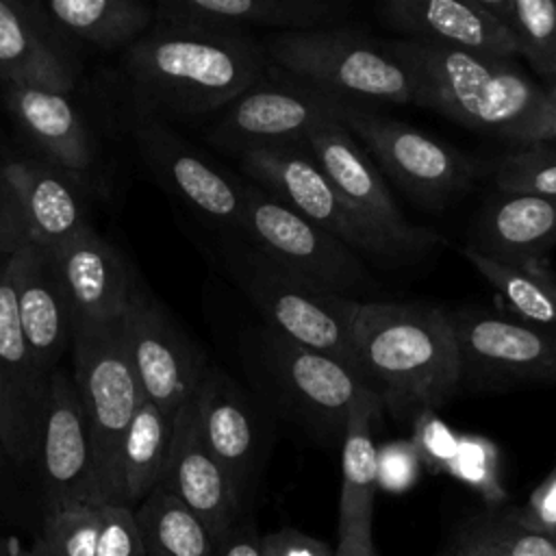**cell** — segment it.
Segmentation results:
<instances>
[{
	"label": "cell",
	"mask_w": 556,
	"mask_h": 556,
	"mask_svg": "<svg viewBox=\"0 0 556 556\" xmlns=\"http://www.w3.org/2000/svg\"><path fill=\"white\" fill-rule=\"evenodd\" d=\"M384 46L415 76L419 106L517 148L545 141L549 93L515 61L402 37Z\"/></svg>",
	"instance_id": "6da1fadb"
},
{
	"label": "cell",
	"mask_w": 556,
	"mask_h": 556,
	"mask_svg": "<svg viewBox=\"0 0 556 556\" xmlns=\"http://www.w3.org/2000/svg\"><path fill=\"white\" fill-rule=\"evenodd\" d=\"M348 324L365 371L393 417L441 408L460 391V352L447 311L350 298Z\"/></svg>",
	"instance_id": "7a4b0ae2"
},
{
	"label": "cell",
	"mask_w": 556,
	"mask_h": 556,
	"mask_svg": "<svg viewBox=\"0 0 556 556\" xmlns=\"http://www.w3.org/2000/svg\"><path fill=\"white\" fill-rule=\"evenodd\" d=\"M137 96L180 115L222 111L267 70L252 30L161 24L126 50Z\"/></svg>",
	"instance_id": "3957f363"
},
{
	"label": "cell",
	"mask_w": 556,
	"mask_h": 556,
	"mask_svg": "<svg viewBox=\"0 0 556 556\" xmlns=\"http://www.w3.org/2000/svg\"><path fill=\"white\" fill-rule=\"evenodd\" d=\"M269 65L343 106L417 104L419 85L376 39L350 26L271 30L258 37Z\"/></svg>",
	"instance_id": "277c9868"
},
{
	"label": "cell",
	"mask_w": 556,
	"mask_h": 556,
	"mask_svg": "<svg viewBox=\"0 0 556 556\" xmlns=\"http://www.w3.org/2000/svg\"><path fill=\"white\" fill-rule=\"evenodd\" d=\"M245 363L269 410L324 443L343 441L354 400L371 389L345 365L293 343L263 321L245 341Z\"/></svg>",
	"instance_id": "5b68a950"
},
{
	"label": "cell",
	"mask_w": 556,
	"mask_h": 556,
	"mask_svg": "<svg viewBox=\"0 0 556 556\" xmlns=\"http://www.w3.org/2000/svg\"><path fill=\"white\" fill-rule=\"evenodd\" d=\"M224 243L226 271L258 311L263 324L293 343L345 365L374 389L352 341L348 324L350 298L302 282L245 241L224 239Z\"/></svg>",
	"instance_id": "8992f818"
},
{
	"label": "cell",
	"mask_w": 556,
	"mask_h": 556,
	"mask_svg": "<svg viewBox=\"0 0 556 556\" xmlns=\"http://www.w3.org/2000/svg\"><path fill=\"white\" fill-rule=\"evenodd\" d=\"M72 380L87 419L102 500L122 504L119 450L146 393L119 321L78 324L72 345Z\"/></svg>",
	"instance_id": "52a82bcc"
},
{
	"label": "cell",
	"mask_w": 556,
	"mask_h": 556,
	"mask_svg": "<svg viewBox=\"0 0 556 556\" xmlns=\"http://www.w3.org/2000/svg\"><path fill=\"white\" fill-rule=\"evenodd\" d=\"M243 185V241L302 282L361 300L376 282L363 258L330 232L289 211L254 182Z\"/></svg>",
	"instance_id": "ba28073f"
},
{
	"label": "cell",
	"mask_w": 556,
	"mask_h": 556,
	"mask_svg": "<svg viewBox=\"0 0 556 556\" xmlns=\"http://www.w3.org/2000/svg\"><path fill=\"white\" fill-rule=\"evenodd\" d=\"M450 317L460 352V389L504 393L556 387V328L482 306L454 308Z\"/></svg>",
	"instance_id": "9c48e42d"
},
{
	"label": "cell",
	"mask_w": 556,
	"mask_h": 556,
	"mask_svg": "<svg viewBox=\"0 0 556 556\" xmlns=\"http://www.w3.org/2000/svg\"><path fill=\"white\" fill-rule=\"evenodd\" d=\"M341 124L371 161L428 211L445 208L480 176V163L465 152L374 109L343 106Z\"/></svg>",
	"instance_id": "30bf717a"
},
{
	"label": "cell",
	"mask_w": 556,
	"mask_h": 556,
	"mask_svg": "<svg viewBox=\"0 0 556 556\" xmlns=\"http://www.w3.org/2000/svg\"><path fill=\"white\" fill-rule=\"evenodd\" d=\"M341 109L326 93L267 65L252 87L219 111L206 137L235 156L263 148H306L315 128L341 122Z\"/></svg>",
	"instance_id": "8fae6325"
},
{
	"label": "cell",
	"mask_w": 556,
	"mask_h": 556,
	"mask_svg": "<svg viewBox=\"0 0 556 556\" xmlns=\"http://www.w3.org/2000/svg\"><path fill=\"white\" fill-rule=\"evenodd\" d=\"M306 146L352 217L382 245L391 261L426 254L441 243L434 230L415 226L404 217L384 176L339 119L315 128Z\"/></svg>",
	"instance_id": "7c38bea8"
},
{
	"label": "cell",
	"mask_w": 556,
	"mask_h": 556,
	"mask_svg": "<svg viewBox=\"0 0 556 556\" xmlns=\"http://www.w3.org/2000/svg\"><path fill=\"white\" fill-rule=\"evenodd\" d=\"M200 434L224 469L241 508L254 497L274 441V413L217 365L206 367L193 395Z\"/></svg>",
	"instance_id": "4fadbf2b"
},
{
	"label": "cell",
	"mask_w": 556,
	"mask_h": 556,
	"mask_svg": "<svg viewBox=\"0 0 556 556\" xmlns=\"http://www.w3.org/2000/svg\"><path fill=\"white\" fill-rule=\"evenodd\" d=\"M146 400L167 417L195 395L208 367L204 352L143 285H135L119 319Z\"/></svg>",
	"instance_id": "5bb4252c"
},
{
	"label": "cell",
	"mask_w": 556,
	"mask_h": 556,
	"mask_svg": "<svg viewBox=\"0 0 556 556\" xmlns=\"http://www.w3.org/2000/svg\"><path fill=\"white\" fill-rule=\"evenodd\" d=\"M245 180L313 226L330 232L358 256L389 258L382 245L352 217L306 148H263L237 156ZM391 261V258H389Z\"/></svg>",
	"instance_id": "9a60e30c"
},
{
	"label": "cell",
	"mask_w": 556,
	"mask_h": 556,
	"mask_svg": "<svg viewBox=\"0 0 556 556\" xmlns=\"http://www.w3.org/2000/svg\"><path fill=\"white\" fill-rule=\"evenodd\" d=\"M35 473L41 484L43 513L74 502L104 504L87 419L70 371L52 374L43 413Z\"/></svg>",
	"instance_id": "2e32d148"
},
{
	"label": "cell",
	"mask_w": 556,
	"mask_h": 556,
	"mask_svg": "<svg viewBox=\"0 0 556 556\" xmlns=\"http://www.w3.org/2000/svg\"><path fill=\"white\" fill-rule=\"evenodd\" d=\"M135 143L154 178L226 239L243 241V185L206 161L180 135L159 122L141 124Z\"/></svg>",
	"instance_id": "e0dca14e"
},
{
	"label": "cell",
	"mask_w": 556,
	"mask_h": 556,
	"mask_svg": "<svg viewBox=\"0 0 556 556\" xmlns=\"http://www.w3.org/2000/svg\"><path fill=\"white\" fill-rule=\"evenodd\" d=\"M50 380L24 341L9 265L0 258V443L15 467H35Z\"/></svg>",
	"instance_id": "ac0fdd59"
},
{
	"label": "cell",
	"mask_w": 556,
	"mask_h": 556,
	"mask_svg": "<svg viewBox=\"0 0 556 556\" xmlns=\"http://www.w3.org/2000/svg\"><path fill=\"white\" fill-rule=\"evenodd\" d=\"M17 321L26 345L46 374H54L76 337V313L70 302L54 252L28 241L7 258Z\"/></svg>",
	"instance_id": "d6986e66"
},
{
	"label": "cell",
	"mask_w": 556,
	"mask_h": 556,
	"mask_svg": "<svg viewBox=\"0 0 556 556\" xmlns=\"http://www.w3.org/2000/svg\"><path fill=\"white\" fill-rule=\"evenodd\" d=\"M159 484L202 521L215 545L248 517L224 469L200 434L193 397L174 417L169 456Z\"/></svg>",
	"instance_id": "ffe728a7"
},
{
	"label": "cell",
	"mask_w": 556,
	"mask_h": 556,
	"mask_svg": "<svg viewBox=\"0 0 556 556\" xmlns=\"http://www.w3.org/2000/svg\"><path fill=\"white\" fill-rule=\"evenodd\" d=\"M382 400L363 389L354 400L341 441V495L334 556H376L374 500L378 486V447L374 428L380 421Z\"/></svg>",
	"instance_id": "44dd1931"
},
{
	"label": "cell",
	"mask_w": 556,
	"mask_h": 556,
	"mask_svg": "<svg viewBox=\"0 0 556 556\" xmlns=\"http://www.w3.org/2000/svg\"><path fill=\"white\" fill-rule=\"evenodd\" d=\"M378 20L402 39L456 48L515 61L508 30L480 0H387L376 7Z\"/></svg>",
	"instance_id": "7402d4cb"
},
{
	"label": "cell",
	"mask_w": 556,
	"mask_h": 556,
	"mask_svg": "<svg viewBox=\"0 0 556 556\" xmlns=\"http://www.w3.org/2000/svg\"><path fill=\"white\" fill-rule=\"evenodd\" d=\"M78 67L39 2L0 0V83L67 93Z\"/></svg>",
	"instance_id": "603a6c76"
},
{
	"label": "cell",
	"mask_w": 556,
	"mask_h": 556,
	"mask_svg": "<svg viewBox=\"0 0 556 556\" xmlns=\"http://www.w3.org/2000/svg\"><path fill=\"white\" fill-rule=\"evenodd\" d=\"M354 11L343 0H163L156 20L172 26L226 30H308L341 26Z\"/></svg>",
	"instance_id": "cb8c5ba5"
},
{
	"label": "cell",
	"mask_w": 556,
	"mask_h": 556,
	"mask_svg": "<svg viewBox=\"0 0 556 556\" xmlns=\"http://www.w3.org/2000/svg\"><path fill=\"white\" fill-rule=\"evenodd\" d=\"M78 324L119 321L137 278L124 256L91 226L54 252Z\"/></svg>",
	"instance_id": "d4e9b609"
},
{
	"label": "cell",
	"mask_w": 556,
	"mask_h": 556,
	"mask_svg": "<svg viewBox=\"0 0 556 556\" xmlns=\"http://www.w3.org/2000/svg\"><path fill=\"white\" fill-rule=\"evenodd\" d=\"M467 245L510 265L539 263L556 245V198L495 189L476 217Z\"/></svg>",
	"instance_id": "484cf974"
},
{
	"label": "cell",
	"mask_w": 556,
	"mask_h": 556,
	"mask_svg": "<svg viewBox=\"0 0 556 556\" xmlns=\"http://www.w3.org/2000/svg\"><path fill=\"white\" fill-rule=\"evenodd\" d=\"M7 106L28 139L65 169H87L93 163V139L65 93L9 85Z\"/></svg>",
	"instance_id": "4316f807"
},
{
	"label": "cell",
	"mask_w": 556,
	"mask_h": 556,
	"mask_svg": "<svg viewBox=\"0 0 556 556\" xmlns=\"http://www.w3.org/2000/svg\"><path fill=\"white\" fill-rule=\"evenodd\" d=\"M0 172L17 193L37 245L56 252L89 226L76 191L52 169L33 161H9Z\"/></svg>",
	"instance_id": "83f0119b"
},
{
	"label": "cell",
	"mask_w": 556,
	"mask_h": 556,
	"mask_svg": "<svg viewBox=\"0 0 556 556\" xmlns=\"http://www.w3.org/2000/svg\"><path fill=\"white\" fill-rule=\"evenodd\" d=\"M39 4L61 33L102 50L132 46L154 20L152 9L137 0H46Z\"/></svg>",
	"instance_id": "f1b7e54d"
},
{
	"label": "cell",
	"mask_w": 556,
	"mask_h": 556,
	"mask_svg": "<svg viewBox=\"0 0 556 556\" xmlns=\"http://www.w3.org/2000/svg\"><path fill=\"white\" fill-rule=\"evenodd\" d=\"M174 437V417H167L152 402H143L124 434L119 450L122 504L135 508L159 486L169 445Z\"/></svg>",
	"instance_id": "f546056e"
},
{
	"label": "cell",
	"mask_w": 556,
	"mask_h": 556,
	"mask_svg": "<svg viewBox=\"0 0 556 556\" xmlns=\"http://www.w3.org/2000/svg\"><path fill=\"white\" fill-rule=\"evenodd\" d=\"M146 556H213L215 541L202 521L167 489L154 486L135 506Z\"/></svg>",
	"instance_id": "4dcf8cb0"
},
{
	"label": "cell",
	"mask_w": 556,
	"mask_h": 556,
	"mask_svg": "<svg viewBox=\"0 0 556 556\" xmlns=\"http://www.w3.org/2000/svg\"><path fill=\"white\" fill-rule=\"evenodd\" d=\"M463 256L471 267L517 311L528 324L556 328V278L543 263L510 265L465 245Z\"/></svg>",
	"instance_id": "1f68e13d"
},
{
	"label": "cell",
	"mask_w": 556,
	"mask_h": 556,
	"mask_svg": "<svg viewBox=\"0 0 556 556\" xmlns=\"http://www.w3.org/2000/svg\"><path fill=\"white\" fill-rule=\"evenodd\" d=\"M515 41L517 56L556 83V0H480Z\"/></svg>",
	"instance_id": "d6a6232c"
},
{
	"label": "cell",
	"mask_w": 556,
	"mask_h": 556,
	"mask_svg": "<svg viewBox=\"0 0 556 556\" xmlns=\"http://www.w3.org/2000/svg\"><path fill=\"white\" fill-rule=\"evenodd\" d=\"M458 541L482 556H556L554 539L519 523L513 510L476 517Z\"/></svg>",
	"instance_id": "836d02e7"
},
{
	"label": "cell",
	"mask_w": 556,
	"mask_h": 556,
	"mask_svg": "<svg viewBox=\"0 0 556 556\" xmlns=\"http://www.w3.org/2000/svg\"><path fill=\"white\" fill-rule=\"evenodd\" d=\"M100 534V504L74 502L43 513L41 536L35 547L43 556H96Z\"/></svg>",
	"instance_id": "e575fe53"
},
{
	"label": "cell",
	"mask_w": 556,
	"mask_h": 556,
	"mask_svg": "<svg viewBox=\"0 0 556 556\" xmlns=\"http://www.w3.org/2000/svg\"><path fill=\"white\" fill-rule=\"evenodd\" d=\"M497 191L556 198V146L541 141L504 154L493 167Z\"/></svg>",
	"instance_id": "d590c367"
},
{
	"label": "cell",
	"mask_w": 556,
	"mask_h": 556,
	"mask_svg": "<svg viewBox=\"0 0 556 556\" xmlns=\"http://www.w3.org/2000/svg\"><path fill=\"white\" fill-rule=\"evenodd\" d=\"M96 556H146L135 508L115 502L100 504V534Z\"/></svg>",
	"instance_id": "8d00e7d4"
},
{
	"label": "cell",
	"mask_w": 556,
	"mask_h": 556,
	"mask_svg": "<svg viewBox=\"0 0 556 556\" xmlns=\"http://www.w3.org/2000/svg\"><path fill=\"white\" fill-rule=\"evenodd\" d=\"M445 471L478 489L491 506H495L504 497V491L497 482L493 454L491 450H484L478 441L458 445Z\"/></svg>",
	"instance_id": "74e56055"
},
{
	"label": "cell",
	"mask_w": 556,
	"mask_h": 556,
	"mask_svg": "<svg viewBox=\"0 0 556 556\" xmlns=\"http://www.w3.org/2000/svg\"><path fill=\"white\" fill-rule=\"evenodd\" d=\"M419 469V452L408 443H393L378 450V486L402 493L413 486Z\"/></svg>",
	"instance_id": "f35d334b"
},
{
	"label": "cell",
	"mask_w": 556,
	"mask_h": 556,
	"mask_svg": "<svg viewBox=\"0 0 556 556\" xmlns=\"http://www.w3.org/2000/svg\"><path fill=\"white\" fill-rule=\"evenodd\" d=\"M28 241L30 235L22 202L0 172V258L13 256Z\"/></svg>",
	"instance_id": "ab89813d"
},
{
	"label": "cell",
	"mask_w": 556,
	"mask_h": 556,
	"mask_svg": "<svg viewBox=\"0 0 556 556\" xmlns=\"http://www.w3.org/2000/svg\"><path fill=\"white\" fill-rule=\"evenodd\" d=\"M513 515L526 528L552 536L556 532V467L552 473L532 491L528 502L513 508Z\"/></svg>",
	"instance_id": "60d3db41"
},
{
	"label": "cell",
	"mask_w": 556,
	"mask_h": 556,
	"mask_svg": "<svg viewBox=\"0 0 556 556\" xmlns=\"http://www.w3.org/2000/svg\"><path fill=\"white\" fill-rule=\"evenodd\" d=\"M261 556H334L328 543L295 528H280L258 539Z\"/></svg>",
	"instance_id": "b9f144b4"
},
{
	"label": "cell",
	"mask_w": 556,
	"mask_h": 556,
	"mask_svg": "<svg viewBox=\"0 0 556 556\" xmlns=\"http://www.w3.org/2000/svg\"><path fill=\"white\" fill-rule=\"evenodd\" d=\"M258 539L256 526L250 517H243L226 539L215 545L213 556H261L258 554Z\"/></svg>",
	"instance_id": "7bdbcfd3"
},
{
	"label": "cell",
	"mask_w": 556,
	"mask_h": 556,
	"mask_svg": "<svg viewBox=\"0 0 556 556\" xmlns=\"http://www.w3.org/2000/svg\"><path fill=\"white\" fill-rule=\"evenodd\" d=\"M0 556H43V554L35 545L26 549L15 539H0Z\"/></svg>",
	"instance_id": "ee69618b"
},
{
	"label": "cell",
	"mask_w": 556,
	"mask_h": 556,
	"mask_svg": "<svg viewBox=\"0 0 556 556\" xmlns=\"http://www.w3.org/2000/svg\"><path fill=\"white\" fill-rule=\"evenodd\" d=\"M547 93H549L552 111H549V126H547V137H545V141L556 146V83L547 89Z\"/></svg>",
	"instance_id": "f6af8a7d"
},
{
	"label": "cell",
	"mask_w": 556,
	"mask_h": 556,
	"mask_svg": "<svg viewBox=\"0 0 556 556\" xmlns=\"http://www.w3.org/2000/svg\"><path fill=\"white\" fill-rule=\"evenodd\" d=\"M447 556H482V554H478L476 549H471L469 545H465V543H456L452 549H450V554Z\"/></svg>",
	"instance_id": "bcb514c9"
},
{
	"label": "cell",
	"mask_w": 556,
	"mask_h": 556,
	"mask_svg": "<svg viewBox=\"0 0 556 556\" xmlns=\"http://www.w3.org/2000/svg\"><path fill=\"white\" fill-rule=\"evenodd\" d=\"M7 465H13V460L7 456V452H4V447H2V443H0V471H2ZM13 467H15V465H13Z\"/></svg>",
	"instance_id": "7dc6e473"
},
{
	"label": "cell",
	"mask_w": 556,
	"mask_h": 556,
	"mask_svg": "<svg viewBox=\"0 0 556 556\" xmlns=\"http://www.w3.org/2000/svg\"><path fill=\"white\" fill-rule=\"evenodd\" d=\"M552 539H554V543H556V532H554V534H552Z\"/></svg>",
	"instance_id": "c3c4849f"
}]
</instances>
